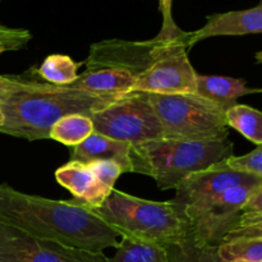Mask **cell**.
<instances>
[{
    "mask_svg": "<svg viewBox=\"0 0 262 262\" xmlns=\"http://www.w3.org/2000/svg\"><path fill=\"white\" fill-rule=\"evenodd\" d=\"M256 92H262V90L250 89L245 79L197 74L196 94L222 105L227 110L237 104V99Z\"/></svg>",
    "mask_w": 262,
    "mask_h": 262,
    "instance_id": "15",
    "label": "cell"
},
{
    "mask_svg": "<svg viewBox=\"0 0 262 262\" xmlns=\"http://www.w3.org/2000/svg\"><path fill=\"white\" fill-rule=\"evenodd\" d=\"M32 35L25 28H10L0 25V46H4L8 51L20 50L25 48Z\"/></svg>",
    "mask_w": 262,
    "mask_h": 262,
    "instance_id": "24",
    "label": "cell"
},
{
    "mask_svg": "<svg viewBox=\"0 0 262 262\" xmlns=\"http://www.w3.org/2000/svg\"><path fill=\"white\" fill-rule=\"evenodd\" d=\"M228 127L245 136L256 145H262V113L247 105L235 104L225 113Z\"/></svg>",
    "mask_w": 262,
    "mask_h": 262,
    "instance_id": "18",
    "label": "cell"
},
{
    "mask_svg": "<svg viewBox=\"0 0 262 262\" xmlns=\"http://www.w3.org/2000/svg\"><path fill=\"white\" fill-rule=\"evenodd\" d=\"M262 214V181L257 184L251 196L242 207V215H261Z\"/></svg>",
    "mask_w": 262,
    "mask_h": 262,
    "instance_id": "28",
    "label": "cell"
},
{
    "mask_svg": "<svg viewBox=\"0 0 262 262\" xmlns=\"http://www.w3.org/2000/svg\"><path fill=\"white\" fill-rule=\"evenodd\" d=\"M110 262H169L166 248L122 237Z\"/></svg>",
    "mask_w": 262,
    "mask_h": 262,
    "instance_id": "16",
    "label": "cell"
},
{
    "mask_svg": "<svg viewBox=\"0 0 262 262\" xmlns=\"http://www.w3.org/2000/svg\"><path fill=\"white\" fill-rule=\"evenodd\" d=\"M160 3V9L161 14H163V25H161L160 32L158 33L156 38L158 40H173V38L181 37L184 35V31H182L181 28L177 26V23L174 22L173 14H171V4H173V0H159Z\"/></svg>",
    "mask_w": 262,
    "mask_h": 262,
    "instance_id": "26",
    "label": "cell"
},
{
    "mask_svg": "<svg viewBox=\"0 0 262 262\" xmlns=\"http://www.w3.org/2000/svg\"><path fill=\"white\" fill-rule=\"evenodd\" d=\"M261 181L235 186L207 204L184 209L191 223L192 239L199 245L217 247L239 222L243 205Z\"/></svg>",
    "mask_w": 262,
    "mask_h": 262,
    "instance_id": "8",
    "label": "cell"
},
{
    "mask_svg": "<svg viewBox=\"0 0 262 262\" xmlns=\"http://www.w3.org/2000/svg\"><path fill=\"white\" fill-rule=\"evenodd\" d=\"M0 262H110L94 253L50 241L37 239L0 224Z\"/></svg>",
    "mask_w": 262,
    "mask_h": 262,
    "instance_id": "9",
    "label": "cell"
},
{
    "mask_svg": "<svg viewBox=\"0 0 262 262\" xmlns=\"http://www.w3.org/2000/svg\"><path fill=\"white\" fill-rule=\"evenodd\" d=\"M228 137H163L130 146V173L151 177L160 189H176L189 174L206 170L233 156Z\"/></svg>",
    "mask_w": 262,
    "mask_h": 262,
    "instance_id": "3",
    "label": "cell"
},
{
    "mask_svg": "<svg viewBox=\"0 0 262 262\" xmlns=\"http://www.w3.org/2000/svg\"><path fill=\"white\" fill-rule=\"evenodd\" d=\"M55 178L60 186L73 194L74 201L87 209L100 207L113 192L100 182L90 164L68 161L56 169Z\"/></svg>",
    "mask_w": 262,
    "mask_h": 262,
    "instance_id": "12",
    "label": "cell"
},
{
    "mask_svg": "<svg viewBox=\"0 0 262 262\" xmlns=\"http://www.w3.org/2000/svg\"><path fill=\"white\" fill-rule=\"evenodd\" d=\"M136 78L123 69L97 68L86 69L78 74L68 87L82 91L105 95H125L135 89Z\"/></svg>",
    "mask_w": 262,
    "mask_h": 262,
    "instance_id": "14",
    "label": "cell"
},
{
    "mask_svg": "<svg viewBox=\"0 0 262 262\" xmlns=\"http://www.w3.org/2000/svg\"><path fill=\"white\" fill-rule=\"evenodd\" d=\"M217 252L223 262H262V238H243L222 242Z\"/></svg>",
    "mask_w": 262,
    "mask_h": 262,
    "instance_id": "20",
    "label": "cell"
},
{
    "mask_svg": "<svg viewBox=\"0 0 262 262\" xmlns=\"http://www.w3.org/2000/svg\"><path fill=\"white\" fill-rule=\"evenodd\" d=\"M255 59H256V61H257V63L262 64V51H258V53L255 54Z\"/></svg>",
    "mask_w": 262,
    "mask_h": 262,
    "instance_id": "29",
    "label": "cell"
},
{
    "mask_svg": "<svg viewBox=\"0 0 262 262\" xmlns=\"http://www.w3.org/2000/svg\"><path fill=\"white\" fill-rule=\"evenodd\" d=\"M220 168L229 170L242 171L262 178V145H258L253 151L243 156H230L227 160L217 163Z\"/></svg>",
    "mask_w": 262,
    "mask_h": 262,
    "instance_id": "22",
    "label": "cell"
},
{
    "mask_svg": "<svg viewBox=\"0 0 262 262\" xmlns=\"http://www.w3.org/2000/svg\"><path fill=\"white\" fill-rule=\"evenodd\" d=\"M41 82L23 79L15 76H0V102L5 101L14 94L37 87Z\"/></svg>",
    "mask_w": 262,
    "mask_h": 262,
    "instance_id": "27",
    "label": "cell"
},
{
    "mask_svg": "<svg viewBox=\"0 0 262 262\" xmlns=\"http://www.w3.org/2000/svg\"><path fill=\"white\" fill-rule=\"evenodd\" d=\"M81 64L67 55H50L38 68V74L54 86H68L78 77Z\"/></svg>",
    "mask_w": 262,
    "mask_h": 262,
    "instance_id": "19",
    "label": "cell"
},
{
    "mask_svg": "<svg viewBox=\"0 0 262 262\" xmlns=\"http://www.w3.org/2000/svg\"><path fill=\"white\" fill-rule=\"evenodd\" d=\"M0 224L37 239L94 253L115 248L122 239L117 229L74 200L43 199L7 184H0Z\"/></svg>",
    "mask_w": 262,
    "mask_h": 262,
    "instance_id": "1",
    "label": "cell"
},
{
    "mask_svg": "<svg viewBox=\"0 0 262 262\" xmlns=\"http://www.w3.org/2000/svg\"><path fill=\"white\" fill-rule=\"evenodd\" d=\"M89 164L92 168V170H94V173L96 174L97 178L100 179V182L110 189H114V184L117 182V179L122 174H124V170H123L122 166L118 163H115V161L97 160Z\"/></svg>",
    "mask_w": 262,
    "mask_h": 262,
    "instance_id": "25",
    "label": "cell"
},
{
    "mask_svg": "<svg viewBox=\"0 0 262 262\" xmlns=\"http://www.w3.org/2000/svg\"><path fill=\"white\" fill-rule=\"evenodd\" d=\"M122 237L168 248L191 237V223L183 206L171 200L148 201L113 189L104 204L90 209Z\"/></svg>",
    "mask_w": 262,
    "mask_h": 262,
    "instance_id": "4",
    "label": "cell"
},
{
    "mask_svg": "<svg viewBox=\"0 0 262 262\" xmlns=\"http://www.w3.org/2000/svg\"><path fill=\"white\" fill-rule=\"evenodd\" d=\"M130 145L94 132L83 142L74 146L69 161L89 164L97 160H112L119 164L124 173H130Z\"/></svg>",
    "mask_w": 262,
    "mask_h": 262,
    "instance_id": "13",
    "label": "cell"
},
{
    "mask_svg": "<svg viewBox=\"0 0 262 262\" xmlns=\"http://www.w3.org/2000/svg\"><path fill=\"white\" fill-rule=\"evenodd\" d=\"M206 25L193 32H187L188 49L197 42L214 36H242L262 32V0L256 7L246 10L215 13L207 15Z\"/></svg>",
    "mask_w": 262,
    "mask_h": 262,
    "instance_id": "11",
    "label": "cell"
},
{
    "mask_svg": "<svg viewBox=\"0 0 262 262\" xmlns=\"http://www.w3.org/2000/svg\"><path fill=\"white\" fill-rule=\"evenodd\" d=\"M94 133V124L90 117L82 114H72L61 118L50 130L51 140L58 141L66 146H77Z\"/></svg>",
    "mask_w": 262,
    "mask_h": 262,
    "instance_id": "17",
    "label": "cell"
},
{
    "mask_svg": "<svg viewBox=\"0 0 262 262\" xmlns=\"http://www.w3.org/2000/svg\"><path fill=\"white\" fill-rule=\"evenodd\" d=\"M4 51H8V50H7V49L4 48V46H0V54L4 53Z\"/></svg>",
    "mask_w": 262,
    "mask_h": 262,
    "instance_id": "31",
    "label": "cell"
},
{
    "mask_svg": "<svg viewBox=\"0 0 262 262\" xmlns=\"http://www.w3.org/2000/svg\"><path fill=\"white\" fill-rule=\"evenodd\" d=\"M258 179H261V177L229 170L215 164L206 170L197 171L186 177L177 186V193L173 201L184 209L201 206L219 197L229 188Z\"/></svg>",
    "mask_w": 262,
    "mask_h": 262,
    "instance_id": "10",
    "label": "cell"
},
{
    "mask_svg": "<svg viewBox=\"0 0 262 262\" xmlns=\"http://www.w3.org/2000/svg\"><path fill=\"white\" fill-rule=\"evenodd\" d=\"M169 262H223L217 247L199 245L191 237L179 246L166 248Z\"/></svg>",
    "mask_w": 262,
    "mask_h": 262,
    "instance_id": "21",
    "label": "cell"
},
{
    "mask_svg": "<svg viewBox=\"0 0 262 262\" xmlns=\"http://www.w3.org/2000/svg\"><path fill=\"white\" fill-rule=\"evenodd\" d=\"M122 96L94 94L41 82L37 87L17 92L0 102L4 115L0 133L28 141L49 138L53 125L61 118L72 114L91 117Z\"/></svg>",
    "mask_w": 262,
    "mask_h": 262,
    "instance_id": "2",
    "label": "cell"
},
{
    "mask_svg": "<svg viewBox=\"0 0 262 262\" xmlns=\"http://www.w3.org/2000/svg\"><path fill=\"white\" fill-rule=\"evenodd\" d=\"M243 238H262V214L241 215L239 222L228 233L223 242Z\"/></svg>",
    "mask_w": 262,
    "mask_h": 262,
    "instance_id": "23",
    "label": "cell"
},
{
    "mask_svg": "<svg viewBox=\"0 0 262 262\" xmlns=\"http://www.w3.org/2000/svg\"><path fill=\"white\" fill-rule=\"evenodd\" d=\"M94 132L130 146L165 137L147 92L125 94L91 117Z\"/></svg>",
    "mask_w": 262,
    "mask_h": 262,
    "instance_id": "6",
    "label": "cell"
},
{
    "mask_svg": "<svg viewBox=\"0 0 262 262\" xmlns=\"http://www.w3.org/2000/svg\"><path fill=\"white\" fill-rule=\"evenodd\" d=\"M165 137L220 138L228 137V124L222 105L199 94H147Z\"/></svg>",
    "mask_w": 262,
    "mask_h": 262,
    "instance_id": "5",
    "label": "cell"
},
{
    "mask_svg": "<svg viewBox=\"0 0 262 262\" xmlns=\"http://www.w3.org/2000/svg\"><path fill=\"white\" fill-rule=\"evenodd\" d=\"M186 35L165 41L154 37L152 61L136 78L133 91L163 95L196 92L197 73L188 59Z\"/></svg>",
    "mask_w": 262,
    "mask_h": 262,
    "instance_id": "7",
    "label": "cell"
},
{
    "mask_svg": "<svg viewBox=\"0 0 262 262\" xmlns=\"http://www.w3.org/2000/svg\"><path fill=\"white\" fill-rule=\"evenodd\" d=\"M3 122H4V115H3V112H2V107H0V125L3 124Z\"/></svg>",
    "mask_w": 262,
    "mask_h": 262,
    "instance_id": "30",
    "label": "cell"
}]
</instances>
